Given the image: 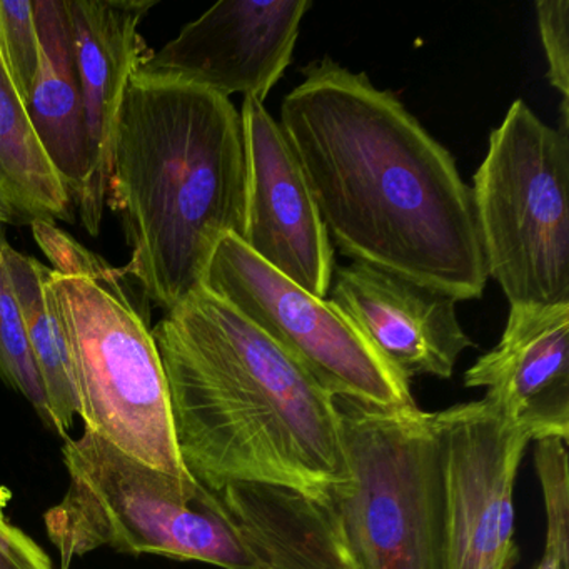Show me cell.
Segmentation results:
<instances>
[{"instance_id":"5bb4252c","label":"cell","mask_w":569,"mask_h":569,"mask_svg":"<svg viewBox=\"0 0 569 569\" xmlns=\"http://www.w3.org/2000/svg\"><path fill=\"white\" fill-rule=\"evenodd\" d=\"M531 441L569 439V305H512L501 341L465 375Z\"/></svg>"},{"instance_id":"d6986e66","label":"cell","mask_w":569,"mask_h":569,"mask_svg":"<svg viewBox=\"0 0 569 569\" xmlns=\"http://www.w3.org/2000/svg\"><path fill=\"white\" fill-rule=\"evenodd\" d=\"M8 244L4 226H0V379L24 396L42 421L49 425L44 391L29 348L21 306L6 264Z\"/></svg>"},{"instance_id":"3957f363","label":"cell","mask_w":569,"mask_h":569,"mask_svg":"<svg viewBox=\"0 0 569 569\" xmlns=\"http://www.w3.org/2000/svg\"><path fill=\"white\" fill-rule=\"evenodd\" d=\"M244 131L228 98L132 78L119 114L108 204L131 249L122 274L166 312L202 288L222 238L246 221Z\"/></svg>"},{"instance_id":"2e32d148","label":"cell","mask_w":569,"mask_h":569,"mask_svg":"<svg viewBox=\"0 0 569 569\" xmlns=\"http://www.w3.org/2000/svg\"><path fill=\"white\" fill-rule=\"evenodd\" d=\"M41 64L28 101L36 136L78 204L89 172L84 102L76 71L66 0H34Z\"/></svg>"},{"instance_id":"6da1fadb","label":"cell","mask_w":569,"mask_h":569,"mask_svg":"<svg viewBox=\"0 0 569 569\" xmlns=\"http://www.w3.org/2000/svg\"><path fill=\"white\" fill-rule=\"evenodd\" d=\"M302 78L282 101L279 128L331 242L456 301L481 298L485 249L451 152L365 72L322 58Z\"/></svg>"},{"instance_id":"52a82bcc","label":"cell","mask_w":569,"mask_h":569,"mask_svg":"<svg viewBox=\"0 0 569 569\" xmlns=\"http://www.w3.org/2000/svg\"><path fill=\"white\" fill-rule=\"evenodd\" d=\"M335 405L351 471L339 515L356 569H445L435 412Z\"/></svg>"},{"instance_id":"8fae6325","label":"cell","mask_w":569,"mask_h":569,"mask_svg":"<svg viewBox=\"0 0 569 569\" xmlns=\"http://www.w3.org/2000/svg\"><path fill=\"white\" fill-rule=\"evenodd\" d=\"M246 221L241 241L279 274L326 299L335 276V248L305 171L264 102L244 98Z\"/></svg>"},{"instance_id":"ffe728a7","label":"cell","mask_w":569,"mask_h":569,"mask_svg":"<svg viewBox=\"0 0 569 569\" xmlns=\"http://www.w3.org/2000/svg\"><path fill=\"white\" fill-rule=\"evenodd\" d=\"M0 58L12 84L28 106L41 64L34 0H0Z\"/></svg>"},{"instance_id":"8992f818","label":"cell","mask_w":569,"mask_h":569,"mask_svg":"<svg viewBox=\"0 0 569 569\" xmlns=\"http://www.w3.org/2000/svg\"><path fill=\"white\" fill-rule=\"evenodd\" d=\"M471 194L488 278L509 305H569V129L512 102Z\"/></svg>"},{"instance_id":"e0dca14e","label":"cell","mask_w":569,"mask_h":569,"mask_svg":"<svg viewBox=\"0 0 569 569\" xmlns=\"http://www.w3.org/2000/svg\"><path fill=\"white\" fill-rule=\"evenodd\" d=\"M72 204L0 58V209L9 222L31 224L72 221Z\"/></svg>"},{"instance_id":"ba28073f","label":"cell","mask_w":569,"mask_h":569,"mask_svg":"<svg viewBox=\"0 0 569 569\" xmlns=\"http://www.w3.org/2000/svg\"><path fill=\"white\" fill-rule=\"evenodd\" d=\"M202 288L261 329L329 395L386 411L418 408L411 381L329 299L308 295L236 236H226L216 246Z\"/></svg>"},{"instance_id":"5b68a950","label":"cell","mask_w":569,"mask_h":569,"mask_svg":"<svg viewBox=\"0 0 569 569\" xmlns=\"http://www.w3.org/2000/svg\"><path fill=\"white\" fill-rule=\"evenodd\" d=\"M48 291L68 339L86 431L159 471L191 476L176 442L154 336L122 271L89 278L51 269Z\"/></svg>"},{"instance_id":"7a4b0ae2","label":"cell","mask_w":569,"mask_h":569,"mask_svg":"<svg viewBox=\"0 0 569 569\" xmlns=\"http://www.w3.org/2000/svg\"><path fill=\"white\" fill-rule=\"evenodd\" d=\"M152 336L179 455L196 481L306 495L351 481L335 396L228 302L198 289Z\"/></svg>"},{"instance_id":"44dd1931","label":"cell","mask_w":569,"mask_h":569,"mask_svg":"<svg viewBox=\"0 0 569 569\" xmlns=\"http://www.w3.org/2000/svg\"><path fill=\"white\" fill-rule=\"evenodd\" d=\"M539 36L548 61L549 84L561 94V126L569 129V2H536Z\"/></svg>"},{"instance_id":"30bf717a","label":"cell","mask_w":569,"mask_h":569,"mask_svg":"<svg viewBox=\"0 0 569 569\" xmlns=\"http://www.w3.org/2000/svg\"><path fill=\"white\" fill-rule=\"evenodd\" d=\"M311 0H224L189 22L136 76L264 102L292 62Z\"/></svg>"},{"instance_id":"9a60e30c","label":"cell","mask_w":569,"mask_h":569,"mask_svg":"<svg viewBox=\"0 0 569 569\" xmlns=\"http://www.w3.org/2000/svg\"><path fill=\"white\" fill-rule=\"evenodd\" d=\"M214 492L259 568L356 569L342 531L338 486L306 495L286 486L229 482Z\"/></svg>"},{"instance_id":"277c9868","label":"cell","mask_w":569,"mask_h":569,"mask_svg":"<svg viewBox=\"0 0 569 569\" xmlns=\"http://www.w3.org/2000/svg\"><path fill=\"white\" fill-rule=\"evenodd\" d=\"M62 458L68 491L44 522L64 565L112 548L222 569H261L221 499L192 476L151 468L89 431L66 439Z\"/></svg>"},{"instance_id":"cb8c5ba5","label":"cell","mask_w":569,"mask_h":569,"mask_svg":"<svg viewBox=\"0 0 569 569\" xmlns=\"http://www.w3.org/2000/svg\"><path fill=\"white\" fill-rule=\"evenodd\" d=\"M6 222H9L8 216H6L4 211L0 209V226H4Z\"/></svg>"},{"instance_id":"ac0fdd59","label":"cell","mask_w":569,"mask_h":569,"mask_svg":"<svg viewBox=\"0 0 569 569\" xmlns=\"http://www.w3.org/2000/svg\"><path fill=\"white\" fill-rule=\"evenodd\" d=\"M6 264L21 306L22 321L32 359L48 405L49 426L68 436L78 416L68 339L58 311L49 298L51 269L31 256L6 246Z\"/></svg>"},{"instance_id":"7402d4cb","label":"cell","mask_w":569,"mask_h":569,"mask_svg":"<svg viewBox=\"0 0 569 569\" xmlns=\"http://www.w3.org/2000/svg\"><path fill=\"white\" fill-rule=\"evenodd\" d=\"M0 569H54L44 549L0 512Z\"/></svg>"},{"instance_id":"9c48e42d","label":"cell","mask_w":569,"mask_h":569,"mask_svg":"<svg viewBox=\"0 0 569 569\" xmlns=\"http://www.w3.org/2000/svg\"><path fill=\"white\" fill-rule=\"evenodd\" d=\"M435 431L445 569H512L515 482L531 439L485 399L435 412Z\"/></svg>"},{"instance_id":"603a6c76","label":"cell","mask_w":569,"mask_h":569,"mask_svg":"<svg viewBox=\"0 0 569 569\" xmlns=\"http://www.w3.org/2000/svg\"><path fill=\"white\" fill-rule=\"evenodd\" d=\"M536 569H569V542L546 539L545 555Z\"/></svg>"},{"instance_id":"7c38bea8","label":"cell","mask_w":569,"mask_h":569,"mask_svg":"<svg viewBox=\"0 0 569 569\" xmlns=\"http://www.w3.org/2000/svg\"><path fill=\"white\" fill-rule=\"evenodd\" d=\"M329 301L408 381L451 379L472 341L456 299L382 269L352 261L336 269Z\"/></svg>"},{"instance_id":"4fadbf2b","label":"cell","mask_w":569,"mask_h":569,"mask_svg":"<svg viewBox=\"0 0 569 569\" xmlns=\"http://www.w3.org/2000/svg\"><path fill=\"white\" fill-rule=\"evenodd\" d=\"M76 71L84 102L91 172L78 209L91 236L108 206L116 129L126 91L149 51L139 32L154 0H66Z\"/></svg>"}]
</instances>
